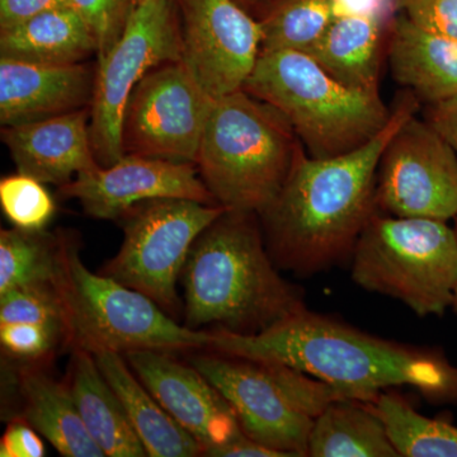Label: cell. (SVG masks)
<instances>
[{
  "instance_id": "cell-1",
  "label": "cell",
  "mask_w": 457,
  "mask_h": 457,
  "mask_svg": "<svg viewBox=\"0 0 457 457\" xmlns=\"http://www.w3.org/2000/svg\"><path fill=\"white\" fill-rule=\"evenodd\" d=\"M417 108L413 93L403 96L384 130L345 154L312 158L302 153L278 197L258 213L278 269L312 276L351 257L378 207L384 150Z\"/></svg>"
},
{
  "instance_id": "cell-2",
  "label": "cell",
  "mask_w": 457,
  "mask_h": 457,
  "mask_svg": "<svg viewBox=\"0 0 457 457\" xmlns=\"http://www.w3.org/2000/svg\"><path fill=\"white\" fill-rule=\"evenodd\" d=\"M210 336L204 351L290 366L362 402L405 385L432 402H457V368L441 352L380 338L308 308L257 335L213 329Z\"/></svg>"
},
{
  "instance_id": "cell-3",
  "label": "cell",
  "mask_w": 457,
  "mask_h": 457,
  "mask_svg": "<svg viewBox=\"0 0 457 457\" xmlns=\"http://www.w3.org/2000/svg\"><path fill=\"white\" fill-rule=\"evenodd\" d=\"M182 278L194 330L257 335L306 308L270 258L257 212L225 209L197 237Z\"/></svg>"
},
{
  "instance_id": "cell-4",
  "label": "cell",
  "mask_w": 457,
  "mask_h": 457,
  "mask_svg": "<svg viewBox=\"0 0 457 457\" xmlns=\"http://www.w3.org/2000/svg\"><path fill=\"white\" fill-rule=\"evenodd\" d=\"M303 152L284 114L240 89L216 99L196 167L220 206L261 213L278 197Z\"/></svg>"
},
{
  "instance_id": "cell-5",
  "label": "cell",
  "mask_w": 457,
  "mask_h": 457,
  "mask_svg": "<svg viewBox=\"0 0 457 457\" xmlns=\"http://www.w3.org/2000/svg\"><path fill=\"white\" fill-rule=\"evenodd\" d=\"M54 287L64 319L66 350L125 354L209 348L210 330L179 324L146 295L87 269L77 240L62 231Z\"/></svg>"
},
{
  "instance_id": "cell-6",
  "label": "cell",
  "mask_w": 457,
  "mask_h": 457,
  "mask_svg": "<svg viewBox=\"0 0 457 457\" xmlns=\"http://www.w3.org/2000/svg\"><path fill=\"white\" fill-rule=\"evenodd\" d=\"M243 89L284 114L312 158L357 149L392 117L378 92L345 86L303 51L261 54Z\"/></svg>"
},
{
  "instance_id": "cell-7",
  "label": "cell",
  "mask_w": 457,
  "mask_h": 457,
  "mask_svg": "<svg viewBox=\"0 0 457 457\" xmlns=\"http://www.w3.org/2000/svg\"><path fill=\"white\" fill-rule=\"evenodd\" d=\"M351 258L354 284L399 300L418 317H440L453 305L457 237L446 221L375 213Z\"/></svg>"
},
{
  "instance_id": "cell-8",
  "label": "cell",
  "mask_w": 457,
  "mask_h": 457,
  "mask_svg": "<svg viewBox=\"0 0 457 457\" xmlns=\"http://www.w3.org/2000/svg\"><path fill=\"white\" fill-rule=\"evenodd\" d=\"M225 207L185 198H155L123 213L119 253L99 273L134 288L177 319L185 306L177 282L201 233Z\"/></svg>"
},
{
  "instance_id": "cell-9",
  "label": "cell",
  "mask_w": 457,
  "mask_h": 457,
  "mask_svg": "<svg viewBox=\"0 0 457 457\" xmlns=\"http://www.w3.org/2000/svg\"><path fill=\"white\" fill-rule=\"evenodd\" d=\"M177 60H182V27L176 0L137 5L120 40L96 68L89 131L101 167H110L125 155L122 121L132 90L152 69Z\"/></svg>"
},
{
  "instance_id": "cell-10",
  "label": "cell",
  "mask_w": 457,
  "mask_h": 457,
  "mask_svg": "<svg viewBox=\"0 0 457 457\" xmlns=\"http://www.w3.org/2000/svg\"><path fill=\"white\" fill-rule=\"evenodd\" d=\"M215 102L183 60L156 66L135 87L126 104L123 152L196 164Z\"/></svg>"
},
{
  "instance_id": "cell-11",
  "label": "cell",
  "mask_w": 457,
  "mask_h": 457,
  "mask_svg": "<svg viewBox=\"0 0 457 457\" xmlns=\"http://www.w3.org/2000/svg\"><path fill=\"white\" fill-rule=\"evenodd\" d=\"M376 204L399 218H456L457 154L431 123L413 114L389 141L378 164Z\"/></svg>"
},
{
  "instance_id": "cell-12",
  "label": "cell",
  "mask_w": 457,
  "mask_h": 457,
  "mask_svg": "<svg viewBox=\"0 0 457 457\" xmlns=\"http://www.w3.org/2000/svg\"><path fill=\"white\" fill-rule=\"evenodd\" d=\"M182 60L213 99L243 89L262 49L260 21L237 0H179Z\"/></svg>"
},
{
  "instance_id": "cell-13",
  "label": "cell",
  "mask_w": 457,
  "mask_h": 457,
  "mask_svg": "<svg viewBox=\"0 0 457 457\" xmlns=\"http://www.w3.org/2000/svg\"><path fill=\"white\" fill-rule=\"evenodd\" d=\"M188 362L227 399L245 435L286 457L308 456L314 418L295 407L263 363L213 351Z\"/></svg>"
},
{
  "instance_id": "cell-14",
  "label": "cell",
  "mask_w": 457,
  "mask_h": 457,
  "mask_svg": "<svg viewBox=\"0 0 457 457\" xmlns=\"http://www.w3.org/2000/svg\"><path fill=\"white\" fill-rule=\"evenodd\" d=\"M84 212L98 220H116L135 204L155 198H185L219 204L201 179L196 164L125 154L110 167L83 171L60 187Z\"/></svg>"
},
{
  "instance_id": "cell-15",
  "label": "cell",
  "mask_w": 457,
  "mask_h": 457,
  "mask_svg": "<svg viewBox=\"0 0 457 457\" xmlns=\"http://www.w3.org/2000/svg\"><path fill=\"white\" fill-rule=\"evenodd\" d=\"M123 357L162 407L200 444L203 456L242 435L227 399L191 363L165 351H132Z\"/></svg>"
},
{
  "instance_id": "cell-16",
  "label": "cell",
  "mask_w": 457,
  "mask_h": 457,
  "mask_svg": "<svg viewBox=\"0 0 457 457\" xmlns=\"http://www.w3.org/2000/svg\"><path fill=\"white\" fill-rule=\"evenodd\" d=\"M96 74L83 62L44 65L0 57V123L21 125L90 108Z\"/></svg>"
},
{
  "instance_id": "cell-17",
  "label": "cell",
  "mask_w": 457,
  "mask_h": 457,
  "mask_svg": "<svg viewBox=\"0 0 457 457\" xmlns=\"http://www.w3.org/2000/svg\"><path fill=\"white\" fill-rule=\"evenodd\" d=\"M89 122L90 108H86L40 121L2 126L0 135L18 173L62 187L78 174L99 167Z\"/></svg>"
},
{
  "instance_id": "cell-18",
  "label": "cell",
  "mask_w": 457,
  "mask_h": 457,
  "mask_svg": "<svg viewBox=\"0 0 457 457\" xmlns=\"http://www.w3.org/2000/svg\"><path fill=\"white\" fill-rule=\"evenodd\" d=\"M20 411L60 455L102 457L104 453L84 426L66 381H59L44 363H20L13 376Z\"/></svg>"
},
{
  "instance_id": "cell-19",
  "label": "cell",
  "mask_w": 457,
  "mask_h": 457,
  "mask_svg": "<svg viewBox=\"0 0 457 457\" xmlns=\"http://www.w3.org/2000/svg\"><path fill=\"white\" fill-rule=\"evenodd\" d=\"M389 64L394 79L428 104L457 96V40L420 29L400 12L392 27Z\"/></svg>"
},
{
  "instance_id": "cell-20",
  "label": "cell",
  "mask_w": 457,
  "mask_h": 457,
  "mask_svg": "<svg viewBox=\"0 0 457 457\" xmlns=\"http://www.w3.org/2000/svg\"><path fill=\"white\" fill-rule=\"evenodd\" d=\"M65 381L87 431L104 456H147L121 400L99 370L95 354L71 351Z\"/></svg>"
},
{
  "instance_id": "cell-21",
  "label": "cell",
  "mask_w": 457,
  "mask_h": 457,
  "mask_svg": "<svg viewBox=\"0 0 457 457\" xmlns=\"http://www.w3.org/2000/svg\"><path fill=\"white\" fill-rule=\"evenodd\" d=\"M98 368L121 400L135 432L150 457L203 456V447L162 407L117 352L95 354Z\"/></svg>"
},
{
  "instance_id": "cell-22",
  "label": "cell",
  "mask_w": 457,
  "mask_h": 457,
  "mask_svg": "<svg viewBox=\"0 0 457 457\" xmlns=\"http://www.w3.org/2000/svg\"><path fill=\"white\" fill-rule=\"evenodd\" d=\"M97 55V41L73 7L51 9L0 29V57L44 65H71Z\"/></svg>"
},
{
  "instance_id": "cell-23",
  "label": "cell",
  "mask_w": 457,
  "mask_h": 457,
  "mask_svg": "<svg viewBox=\"0 0 457 457\" xmlns=\"http://www.w3.org/2000/svg\"><path fill=\"white\" fill-rule=\"evenodd\" d=\"M386 23L371 17H336L309 55L339 82L378 92L381 47Z\"/></svg>"
},
{
  "instance_id": "cell-24",
  "label": "cell",
  "mask_w": 457,
  "mask_h": 457,
  "mask_svg": "<svg viewBox=\"0 0 457 457\" xmlns=\"http://www.w3.org/2000/svg\"><path fill=\"white\" fill-rule=\"evenodd\" d=\"M308 456L398 457L372 403L345 399L328 405L312 422Z\"/></svg>"
},
{
  "instance_id": "cell-25",
  "label": "cell",
  "mask_w": 457,
  "mask_h": 457,
  "mask_svg": "<svg viewBox=\"0 0 457 457\" xmlns=\"http://www.w3.org/2000/svg\"><path fill=\"white\" fill-rule=\"evenodd\" d=\"M372 404L399 456L457 457L456 426L422 416L398 394L381 392Z\"/></svg>"
},
{
  "instance_id": "cell-26",
  "label": "cell",
  "mask_w": 457,
  "mask_h": 457,
  "mask_svg": "<svg viewBox=\"0 0 457 457\" xmlns=\"http://www.w3.org/2000/svg\"><path fill=\"white\" fill-rule=\"evenodd\" d=\"M62 233L23 228L0 231V295L25 286L53 284Z\"/></svg>"
},
{
  "instance_id": "cell-27",
  "label": "cell",
  "mask_w": 457,
  "mask_h": 457,
  "mask_svg": "<svg viewBox=\"0 0 457 457\" xmlns=\"http://www.w3.org/2000/svg\"><path fill=\"white\" fill-rule=\"evenodd\" d=\"M335 0H276L262 27L261 54L278 50L308 53L335 20Z\"/></svg>"
},
{
  "instance_id": "cell-28",
  "label": "cell",
  "mask_w": 457,
  "mask_h": 457,
  "mask_svg": "<svg viewBox=\"0 0 457 457\" xmlns=\"http://www.w3.org/2000/svg\"><path fill=\"white\" fill-rule=\"evenodd\" d=\"M0 204L8 220L23 230H44L56 212L44 183L18 171L0 180Z\"/></svg>"
},
{
  "instance_id": "cell-29",
  "label": "cell",
  "mask_w": 457,
  "mask_h": 457,
  "mask_svg": "<svg viewBox=\"0 0 457 457\" xmlns=\"http://www.w3.org/2000/svg\"><path fill=\"white\" fill-rule=\"evenodd\" d=\"M62 324L0 323V345L8 359L18 363L47 365L57 351L66 350Z\"/></svg>"
},
{
  "instance_id": "cell-30",
  "label": "cell",
  "mask_w": 457,
  "mask_h": 457,
  "mask_svg": "<svg viewBox=\"0 0 457 457\" xmlns=\"http://www.w3.org/2000/svg\"><path fill=\"white\" fill-rule=\"evenodd\" d=\"M0 323L64 326L62 306L54 282L25 286L0 295Z\"/></svg>"
},
{
  "instance_id": "cell-31",
  "label": "cell",
  "mask_w": 457,
  "mask_h": 457,
  "mask_svg": "<svg viewBox=\"0 0 457 457\" xmlns=\"http://www.w3.org/2000/svg\"><path fill=\"white\" fill-rule=\"evenodd\" d=\"M97 41V62L108 55L122 33L139 0H71Z\"/></svg>"
},
{
  "instance_id": "cell-32",
  "label": "cell",
  "mask_w": 457,
  "mask_h": 457,
  "mask_svg": "<svg viewBox=\"0 0 457 457\" xmlns=\"http://www.w3.org/2000/svg\"><path fill=\"white\" fill-rule=\"evenodd\" d=\"M403 12L420 29L457 40V0H411Z\"/></svg>"
},
{
  "instance_id": "cell-33",
  "label": "cell",
  "mask_w": 457,
  "mask_h": 457,
  "mask_svg": "<svg viewBox=\"0 0 457 457\" xmlns=\"http://www.w3.org/2000/svg\"><path fill=\"white\" fill-rule=\"evenodd\" d=\"M46 455L42 436L21 417L9 420L0 440L2 457H42Z\"/></svg>"
},
{
  "instance_id": "cell-34",
  "label": "cell",
  "mask_w": 457,
  "mask_h": 457,
  "mask_svg": "<svg viewBox=\"0 0 457 457\" xmlns=\"http://www.w3.org/2000/svg\"><path fill=\"white\" fill-rule=\"evenodd\" d=\"M73 7L71 0H0V29L16 26L51 9Z\"/></svg>"
},
{
  "instance_id": "cell-35",
  "label": "cell",
  "mask_w": 457,
  "mask_h": 457,
  "mask_svg": "<svg viewBox=\"0 0 457 457\" xmlns=\"http://www.w3.org/2000/svg\"><path fill=\"white\" fill-rule=\"evenodd\" d=\"M336 17H371L392 26L400 13L398 0H335Z\"/></svg>"
},
{
  "instance_id": "cell-36",
  "label": "cell",
  "mask_w": 457,
  "mask_h": 457,
  "mask_svg": "<svg viewBox=\"0 0 457 457\" xmlns=\"http://www.w3.org/2000/svg\"><path fill=\"white\" fill-rule=\"evenodd\" d=\"M428 122L457 154V96L432 104Z\"/></svg>"
},
{
  "instance_id": "cell-37",
  "label": "cell",
  "mask_w": 457,
  "mask_h": 457,
  "mask_svg": "<svg viewBox=\"0 0 457 457\" xmlns=\"http://www.w3.org/2000/svg\"><path fill=\"white\" fill-rule=\"evenodd\" d=\"M206 456L212 457H286L284 453L264 446L260 442L242 433L228 444L210 451Z\"/></svg>"
},
{
  "instance_id": "cell-38",
  "label": "cell",
  "mask_w": 457,
  "mask_h": 457,
  "mask_svg": "<svg viewBox=\"0 0 457 457\" xmlns=\"http://www.w3.org/2000/svg\"><path fill=\"white\" fill-rule=\"evenodd\" d=\"M451 309H453V311L455 312L457 314V286H456L455 294H453V305H451Z\"/></svg>"
},
{
  "instance_id": "cell-39",
  "label": "cell",
  "mask_w": 457,
  "mask_h": 457,
  "mask_svg": "<svg viewBox=\"0 0 457 457\" xmlns=\"http://www.w3.org/2000/svg\"><path fill=\"white\" fill-rule=\"evenodd\" d=\"M409 2H411V0H398L400 12L404 11V8L407 7Z\"/></svg>"
},
{
  "instance_id": "cell-40",
  "label": "cell",
  "mask_w": 457,
  "mask_h": 457,
  "mask_svg": "<svg viewBox=\"0 0 457 457\" xmlns=\"http://www.w3.org/2000/svg\"><path fill=\"white\" fill-rule=\"evenodd\" d=\"M150 2V0H139V4H143V3Z\"/></svg>"
},
{
  "instance_id": "cell-41",
  "label": "cell",
  "mask_w": 457,
  "mask_h": 457,
  "mask_svg": "<svg viewBox=\"0 0 457 457\" xmlns=\"http://www.w3.org/2000/svg\"><path fill=\"white\" fill-rule=\"evenodd\" d=\"M453 230H455L456 237H457V215H456V225H455V228H453Z\"/></svg>"
},
{
  "instance_id": "cell-42",
  "label": "cell",
  "mask_w": 457,
  "mask_h": 457,
  "mask_svg": "<svg viewBox=\"0 0 457 457\" xmlns=\"http://www.w3.org/2000/svg\"></svg>"
}]
</instances>
